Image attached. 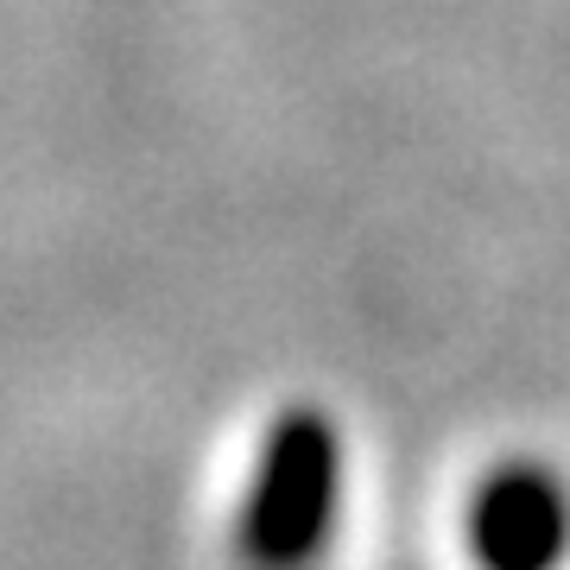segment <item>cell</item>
<instances>
[{"label": "cell", "instance_id": "obj_1", "mask_svg": "<svg viewBox=\"0 0 570 570\" xmlns=\"http://www.w3.org/2000/svg\"><path fill=\"white\" fill-rule=\"evenodd\" d=\"M336 508H343V438L330 412L285 406L242 494L235 551L254 564H305L330 546Z\"/></svg>", "mask_w": 570, "mask_h": 570}, {"label": "cell", "instance_id": "obj_2", "mask_svg": "<svg viewBox=\"0 0 570 570\" xmlns=\"http://www.w3.org/2000/svg\"><path fill=\"white\" fill-rule=\"evenodd\" d=\"M570 551V489L546 463H508L469 501V558L489 570H539Z\"/></svg>", "mask_w": 570, "mask_h": 570}]
</instances>
